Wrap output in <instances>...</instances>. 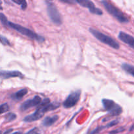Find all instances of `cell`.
<instances>
[{
    "instance_id": "obj_25",
    "label": "cell",
    "mask_w": 134,
    "mask_h": 134,
    "mask_svg": "<svg viewBox=\"0 0 134 134\" xmlns=\"http://www.w3.org/2000/svg\"><path fill=\"white\" fill-rule=\"evenodd\" d=\"M61 1L63 3H76V1H70V0H67V1L61 0Z\"/></svg>"
},
{
    "instance_id": "obj_12",
    "label": "cell",
    "mask_w": 134,
    "mask_h": 134,
    "mask_svg": "<svg viewBox=\"0 0 134 134\" xmlns=\"http://www.w3.org/2000/svg\"><path fill=\"white\" fill-rule=\"evenodd\" d=\"M59 117L57 115H55L51 116H47L43 119L42 122V125L45 127H49L55 124L58 120Z\"/></svg>"
},
{
    "instance_id": "obj_22",
    "label": "cell",
    "mask_w": 134,
    "mask_h": 134,
    "mask_svg": "<svg viewBox=\"0 0 134 134\" xmlns=\"http://www.w3.org/2000/svg\"><path fill=\"white\" fill-rule=\"evenodd\" d=\"M0 21L2 22V24L5 26H7V23L9 21L7 20V18L5 16V14H3V13H0Z\"/></svg>"
},
{
    "instance_id": "obj_2",
    "label": "cell",
    "mask_w": 134,
    "mask_h": 134,
    "mask_svg": "<svg viewBox=\"0 0 134 134\" xmlns=\"http://www.w3.org/2000/svg\"><path fill=\"white\" fill-rule=\"evenodd\" d=\"M89 31L97 40L100 41L102 43L107 44L109 47H112V48H114V49H119L120 44H118V42L112 37H110L109 35H105V34L101 33V31L93 28H89Z\"/></svg>"
},
{
    "instance_id": "obj_23",
    "label": "cell",
    "mask_w": 134,
    "mask_h": 134,
    "mask_svg": "<svg viewBox=\"0 0 134 134\" xmlns=\"http://www.w3.org/2000/svg\"><path fill=\"white\" fill-rule=\"evenodd\" d=\"M118 123H119V120H112V121L110 122H109V124H106V125L105 126V129H106V128H111V127L117 125V124H118Z\"/></svg>"
},
{
    "instance_id": "obj_20",
    "label": "cell",
    "mask_w": 134,
    "mask_h": 134,
    "mask_svg": "<svg viewBox=\"0 0 134 134\" xmlns=\"http://www.w3.org/2000/svg\"><path fill=\"white\" fill-rule=\"evenodd\" d=\"M125 131V128L124 127H120V128H116V129L114 130H112L109 132V134H118L119 133Z\"/></svg>"
},
{
    "instance_id": "obj_8",
    "label": "cell",
    "mask_w": 134,
    "mask_h": 134,
    "mask_svg": "<svg viewBox=\"0 0 134 134\" xmlns=\"http://www.w3.org/2000/svg\"><path fill=\"white\" fill-rule=\"evenodd\" d=\"M76 3L80 4L81 7L89 9V12L92 14H97V15H102V11L101 9L97 8L92 1L89 0H76Z\"/></svg>"
},
{
    "instance_id": "obj_18",
    "label": "cell",
    "mask_w": 134,
    "mask_h": 134,
    "mask_svg": "<svg viewBox=\"0 0 134 134\" xmlns=\"http://www.w3.org/2000/svg\"><path fill=\"white\" fill-rule=\"evenodd\" d=\"M13 2L15 3L18 4V5H20L21 6V9L22 10H25L27 7V2L26 1H17V0H13Z\"/></svg>"
},
{
    "instance_id": "obj_11",
    "label": "cell",
    "mask_w": 134,
    "mask_h": 134,
    "mask_svg": "<svg viewBox=\"0 0 134 134\" xmlns=\"http://www.w3.org/2000/svg\"><path fill=\"white\" fill-rule=\"evenodd\" d=\"M118 38L120 40L123 41L126 44H128L130 47L134 49V37L126 33L120 31L118 34Z\"/></svg>"
},
{
    "instance_id": "obj_7",
    "label": "cell",
    "mask_w": 134,
    "mask_h": 134,
    "mask_svg": "<svg viewBox=\"0 0 134 134\" xmlns=\"http://www.w3.org/2000/svg\"><path fill=\"white\" fill-rule=\"evenodd\" d=\"M81 96V90H77L70 93L67 97L66 99L63 102V106L66 109H69L74 107L79 102Z\"/></svg>"
},
{
    "instance_id": "obj_16",
    "label": "cell",
    "mask_w": 134,
    "mask_h": 134,
    "mask_svg": "<svg viewBox=\"0 0 134 134\" xmlns=\"http://www.w3.org/2000/svg\"><path fill=\"white\" fill-rule=\"evenodd\" d=\"M9 110V106L7 103H3L0 105V115L7 112Z\"/></svg>"
},
{
    "instance_id": "obj_19",
    "label": "cell",
    "mask_w": 134,
    "mask_h": 134,
    "mask_svg": "<svg viewBox=\"0 0 134 134\" xmlns=\"http://www.w3.org/2000/svg\"><path fill=\"white\" fill-rule=\"evenodd\" d=\"M0 43L3 44V45H10V43H9V40L1 35H0Z\"/></svg>"
},
{
    "instance_id": "obj_10",
    "label": "cell",
    "mask_w": 134,
    "mask_h": 134,
    "mask_svg": "<svg viewBox=\"0 0 134 134\" xmlns=\"http://www.w3.org/2000/svg\"><path fill=\"white\" fill-rule=\"evenodd\" d=\"M13 77H19V78H24V75L18 71H7L0 69V78L7 79Z\"/></svg>"
},
{
    "instance_id": "obj_4",
    "label": "cell",
    "mask_w": 134,
    "mask_h": 134,
    "mask_svg": "<svg viewBox=\"0 0 134 134\" xmlns=\"http://www.w3.org/2000/svg\"><path fill=\"white\" fill-rule=\"evenodd\" d=\"M50 103V100L49 98H45L43 100H42V103L39 105L38 107L37 108L36 111L34 113L31 114L30 115H28L26 117L24 118L23 121L25 122H32L36 121L42 118L45 113L46 111L45 109V106Z\"/></svg>"
},
{
    "instance_id": "obj_13",
    "label": "cell",
    "mask_w": 134,
    "mask_h": 134,
    "mask_svg": "<svg viewBox=\"0 0 134 134\" xmlns=\"http://www.w3.org/2000/svg\"><path fill=\"white\" fill-rule=\"evenodd\" d=\"M28 92V90L26 88H22L21 90H18V92L14 94L13 95V98L15 99H20L23 98L24 96H26V94Z\"/></svg>"
},
{
    "instance_id": "obj_26",
    "label": "cell",
    "mask_w": 134,
    "mask_h": 134,
    "mask_svg": "<svg viewBox=\"0 0 134 134\" xmlns=\"http://www.w3.org/2000/svg\"><path fill=\"white\" fill-rule=\"evenodd\" d=\"M133 130H134V124L131 126V128H130V132H131V131H133Z\"/></svg>"
},
{
    "instance_id": "obj_14",
    "label": "cell",
    "mask_w": 134,
    "mask_h": 134,
    "mask_svg": "<svg viewBox=\"0 0 134 134\" xmlns=\"http://www.w3.org/2000/svg\"><path fill=\"white\" fill-rule=\"evenodd\" d=\"M60 103L59 102H52L51 103H49L48 105L45 106V109L46 112H49V111H54V110L56 109L59 107H60Z\"/></svg>"
},
{
    "instance_id": "obj_1",
    "label": "cell",
    "mask_w": 134,
    "mask_h": 134,
    "mask_svg": "<svg viewBox=\"0 0 134 134\" xmlns=\"http://www.w3.org/2000/svg\"><path fill=\"white\" fill-rule=\"evenodd\" d=\"M7 26L8 27H11V28L17 31L18 33L22 34V35H24V36H26L27 37L32 39V40L38 41V42H43L45 41V38L43 37L38 35L36 33H34V31L30 30V29L23 27V26H22L21 25L13 23V22H8Z\"/></svg>"
},
{
    "instance_id": "obj_15",
    "label": "cell",
    "mask_w": 134,
    "mask_h": 134,
    "mask_svg": "<svg viewBox=\"0 0 134 134\" xmlns=\"http://www.w3.org/2000/svg\"><path fill=\"white\" fill-rule=\"evenodd\" d=\"M122 68L123 69V70H124L125 71L134 77V66L126 64V63H123L122 65Z\"/></svg>"
},
{
    "instance_id": "obj_21",
    "label": "cell",
    "mask_w": 134,
    "mask_h": 134,
    "mask_svg": "<svg viewBox=\"0 0 134 134\" xmlns=\"http://www.w3.org/2000/svg\"><path fill=\"white\" fill-rule=\"evenodd\" d=\"M25 134H41V131L39 128L35 127V128H34L29 130Z\"/></svg>"
},
{
    "instance_id": "obj_9",
    "label": "cell",
    "mask_w": 134,
    "mask_h": 134,
    "mask_svg": "<svg viewBox=\"0 0 134 134\" xmlns=\"http://www.w3.org/2000/svg\"><path fill=\"white\" fill-rule=\"evenodd\" d=\"M42 102V99L39 96H35L32 99H29L28 100L25 101L24 103L20 107V109L22 111H25L28 109L32 108V107H35L37 105H39Z\"/></svg>"
},
{
    "instance_id": "obj_24",
    "label": "cell",
    "mask_w": 134,
    "mask_h": 134,
    "mask_svg": "<svg viewBox=\"0 0 134 134\" xmlns=\"http://www.w3.org/2000/svg\"><path fill=\"white\" fill-rule=\"evenodd\" d=\"M103 129H105V126H99L97 128H96L95 129L93 130L89 134H98L99 133L101 132Z\"/></svg>"
},
{
    "instance_id": "obj_5",
    "label": "cell",
    "mask_w": 134,
    "mask_h": 134,
    "mask_svg": "<svg viewBox=\"0 0 134 134\" xmlns=\"http://www.w3.org/2000/svg\"><path fill=\"white\" fill-rule=\"evenodd\" d=\"M102 103L104 109H105V111H107L108 115L109 116H118L122 113V107L112 99H102Z\"/></svg>"
},
{
    "instance_id": "obj_6",
    "label": "cell",
    "mask_w": 134,
    "mask_h": 134,
    "mask_svg": "<svg viewBox=\"0 0 134 134\" xmlns=\"http://www.w3.org/2000/svg\"><path fill=\"white\" fill-rule=\"evenodd\" d=\"M47 14H48L49 17L50 18L51 20L53 22L54 24L56 25H60L62 24V18L61 15L60 13L58 10L57 7L55 6V4L51 1H47Z\"/></svg>"
},
{
    "instance_id": "obj_3",
    "label": "cell",
    "mask_w": 134,
    "mask_h": 134,
    "mask_svg": "<svg viewBox=\"0 0 134 134\" xmlns=\"http://www.w3.org/2000/svg\"><path fill=\"white\" fill-rule=\"evenodd\" d=\"M101 3L107 10L108 13L114 16L116 19L118 20V22L121 23H127L129 22V19L126 16V15L112 4L106 1H102Z\"/></svg>"
},
{
    "instance_id": "obj_29",
    "label": "cell",
    "mask_w": 134,
    "mask_h": 134,
    "mask_svg": "<svg viewBox=\"0 0 134 134\" xmlns=\"http://www.w3.org/2000/svg\"><path fill=\"white\" fill-rule=\"evenodd\" d=\"M2 133V132H1V131H0V134H1Z\"/></svg>"
},
{
    "instance_id": "obj_17",
    "label": "cell",
    "mask_w": 134,
    "mask_h": 134,
    "mask_svg": "<svg viewBox=\"0 0 134 134\" xmlns=\"http://www.w3.org/2000/svg\"><path fill=\"white\" fill-rule=\"evenodd\" d=\"M16 119H17V115L13 113H10L5 116V120L7 122H11L15 120Z\"/></svg>"
},
{
    "instance_id": "obj_27",
    "label": "cell",
    "mask_w": 134,
    "mask_h": 134,
    "mask_svg": "<svg viewBox=\"0 0 134 134\" xmlns=\"http://www.w3.org/2000/svg\"><path fill=\"white\" fill-rule=\"evenodd\" d=\"M13 134H22V132H14V133H13Z\"/></svg>"
},
{
    "instance_id": "obj_28",
    "label": "cell",
    "mask_w": 134,
    "mask_h": 134,
    "mask_svg": "<svg viewBox=\"0 0 134 134\" xmlns=\"http://www.w3.org/2000/svg\"><path fill=\"white\" fill-rule=\"evenodd\" d=\"M1 4H2V1H0V5H1Z\"/></svg>"
}]
</instances>
